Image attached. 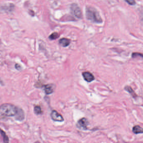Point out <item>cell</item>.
Returning a JSON list of instances; mask_svg holds the SVG:
<instances>
[{
	"label": "cell",
	"instance_id": "1",
	"mask_svg": "<svg viewBox=\"0 0 143 143\" xmlns=\"http://www.w3.org/2000/svg\"><path fill=\"white\" fill-rule=\"evenodd\" d=\"M86 17L88 20L93 23L100 24L103 22L102 19L97 10L94 7L88 6L86 8Z\"/></svg>",
	"mask_w": 143,
	"mask_h": 143
},
{
	"label": "cell",
	"instance_id": "2",
	"mask_svg": "<svg viewBox=\"0 0 143 143\" xmlns=\"http://www.w3.org/2000/svg\"><path fill=\"white\" fill-rule=\"evenodd\" d=\"M18 108V107L11 103H4L0 106V113L5 116H15L17 112Z\"/></svg>",
	"mask_w": 143,
	"mask_h": 143
},
{
	"label": "cell",
	"instance_id": "3",
	"mask_svg": "<svg viewBox=\"0 0 143 143\" xmlns=\"http://www.w3.org/2000/svg\"><path fill=\"white\" fill-rule=\"evenodd\" d=\"M89 122L88 120L85 118H83L80 119L77 122L76 126L77 128L82 130H87L88 129V126Z\"/></svg>",
	"mask_w": 143,
	"mask_h": 143
},
{
	"label": "cell",
	"instance_id": "4",
	"mask_svg": "<svg viewBox=\"0 0 143 143\" xmlns=\"http://www.w3.org/2000/svg\"><path fill=\"white\" fill-rule=\"evenodd\" d=\"M72 12L76 17L80 19L82 17V12L80 7L75 3L72 4L71 6Z\"/></svg>",
	"mask_w": 143,
	"mask_h": 143
},
{
	"label": "cell",
	"instance_id": "5",
	"mask_svg": "<svg viewBox=\"0 0 143 143\" xmlns=\"http://www.w3.org/2000/svg\"><path fill=\"white\" fill-rule=\"evenodd\" d=\"M51 117L52 120L55 121L62 122L64 120L63 116L55 110L52 111L51 114Z\"/></svg>",
	"mask_w": 143,
	"mask_h": 143
},
{
	"label": "cell",
	"instance_id": "6",
	"mask_svg": "<svg viewBox=\"0 0 143 143\" xmlns=\"http://www.w3.org/2000/svg\"><path fill=\"white\" fill-rule=\"evenodd\" d=\"M82 76L84 80L87 82H91L94 80L95 77L92 73L89 72H85L82 73Z\"/></svg>",
	"mask_w": 143,
	"mask_h": 143
},
{
	"label": "cell",
	"instance_id": "7",
	"mask_svg": "<svg viewBox=\"0 0 143 143\" xmlns=\"http://www.w3.org/2000/svg\"><path fill=\"white\" fill-rule=\"evenodd\" d=\"M15 118L16 120L19 121L24 120L25 118V114L24 111L21 108H18L17 112L15 116Z\"/></svg>",
	"mask_w": 143,
	"mask_h": 143
},
{
	"label": "cell",
	"instance_id": "8",
	"mask_svg": "<svg viewBox=\"0 0 143 143\" xmlns=\"http://www.w3.org/2000/svg\"><path fill=\"white\" fill-rule=\"evenodd\" d=\"M44 90L47 94H51L54 91V85L52 84L46 85L44 86Z\"/></svg>",
	"mask_w": 143,
	"mask_h": 143
},
{
	"label": "cell",
	"instance_id": "9",
	"mask_svg": "<svg viewBox=\"0 0 143 143\" xmlns=\"http://www.w3.org/2000/svg\"><path fill=\"white\" fill-rule=\"evenodd\" d=\"M70 43V39L67 38H62L59 40V44L63 47H67L69 46Z\"/></svg>",
	"mask_w": 143,
	"mask_h": 143
},
{
	"label": "cell",
	"instance_id": "10",
	"mask_svg": "<svg viewBox=\"0 0 143 143\" xmlns=\"http://www.w3.org/2000/svg\"><path fill=\"white\" fill-rule=\"evenodd\" d=\"M133 132L136 134H143V128L139 125L134 126L132 129Z\"/></svg>",
	"mask_w": 143,
	"mask_h": 143
},
{
	"label": "cell",
	"instance_id": "11",
	"mask_svg": "<svg viewBox=\"0 0 143 143\" xmlns=\"http://www.w3.org/2000/svg\"><path fill=\"white\" fill-rule=\"evenodd\" d=\"M124 89L126 91L128 92L134 98H136L137 97V95H136V93H135L134 91L133 90L131 87L129 86H126L124 88Z\"/></svg>",
	"mask_w": 143,
	"mask_h": 143
},
{
	"label": "cell",
	"instance_id": "12",
	"mask_svg": "<svg viewBox=\"0 0 143 143\" xmlns=\"http://www.w3.org/2000/svg\"><path fill=\"white\" fill-rule=\"evenodd\" d=\"M0 133L1 134L2 136L3 137V140L4 143H9V139L7 135H6L5 133L1 129H0Z\"/></svg>",
	"mask_w": 143,
	"mask_h": 143
},
{
	"label": "cell",
	"instance_id": "13",
	"mask_svg": "<svg viewBox=\"0 0 143 143\" xmlns=\"http://www.w3.org/2000/svg\"><path fill=\"white\" fill-rule=\"evenodd\" d=\"M34 112L36 115H40L42 114V111L41 108L39 106H35L34 108Z\"/></svg>",
	"mask_w": 143,
	"mask_h": 143
},
{
	"label": "cell",
	"instance_id": "14",
	"mask_svg": "<svg viewBox=\"0 0 143 143\" xmlns=\"http://www.w3.org/2000/svg\"><path fill=\"white\" fill-rule=\"evenodd\" d=\"M59 34H58V33L54 32L49 36V38L51 40H54L59 38Z\"/></svg>",
	"mask_w": 143,
	"mask_h": 143
},
{
	"label": "cell",
	"instance_id": "15",
	"mask_svg": "<svg viewBox=\"0 0 143 143\" xmlns=\"http://www.w3.org/2000/svg\"><path fill=\"white\" fill-rule=\"evenodd\" d=\"M143 57V54H142L140 53L134 52L132 54V57L133 58H136V57Z\"/></svg>",
	"mask_w": 143,
	"mask_h": 143
},
{
	"label": "cell",
	"instance_id": "16",
	"mask_svg": "<svg viewBox=\"0 0 143 143\" xmlns=\"http://www.w3.org/2000/svg\"><path fill=\"white\" fill-rule=\"evenodd\" d=\"M125 0L131 5H134L136 4V2L134 0Z\"/></svg>",
	"mask_w": 143,
	"mask_h": 143
},
{
	"label": "cell",
	"instance_id": "17",
	"mask_svg": "<svg viewBox=\"0 0 143 143\" xmlns=\"http://www.w3.org/2000/svg\"><path fill=\"white\" fill-rule=\"evenodd\" d=\"M15 68L16 70H20L22 69V67L21 66V65L18 64H16L15 65Z\"/></svg>",
	"mask_w": 143,
	"mask_h": 143
}]
</instances>
